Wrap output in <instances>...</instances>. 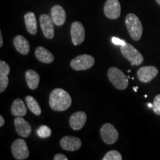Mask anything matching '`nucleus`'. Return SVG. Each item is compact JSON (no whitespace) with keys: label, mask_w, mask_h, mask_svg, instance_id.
Here are the masks:
<instances>
[{"label":"nucleus","mask_w":160,"mask_h":160,"mask_svg":"<svg viewBox=\"0 0 160 160\" xmlns=\"http://www.w3.org/2000/svg\"><path fill=\"white\" fill-rule=\"evenodd\" d=\"M72 99L67 91L62 88H56L51 92L49 105L55 111H65L71 107Z\"/></svg>","instance_id":"obj_1"},{"label":"nucleus","mask_w":160,"mask_h":160,"mask_svg":"<svg viewBox=\"0 0 160 160\" xmlns=\"http://www.w3.org/2000/svg\"><path fill=\"white\" fill-rule=\"evenodd\" d=\"M125 25L130 36L134 41L141 39L143 28L141 21L134 13H129L125 17Z\"/></svg>","instance_id":"obj_2"},{"label":"nucleus","mask_w":160,"mask_h":160,"mask_svg":"<svg viewBox=\"0 0 160 160\" xmlns=\"http://www.w3.org/2000/svg\"><path fill=\"white\" fill-rule=\"evenodd\" d=\"M108 77L112 85L118 90H125L128 86V78L117 67L110 68L108 71Z\"/></svg>","instance_id":"obj_3"},{"label":"nucleus","mask_w":160,"mask_h":160,"mask_svg":"<svg viewBox=\"0 0 160 160\" xmlns=\"http://www.w3.org/2000/svg\"><path fill=\"white\" fill-rule=\"evenodd\" d=\"M121 53L133 66L140 65L144 61L142 54L129 43H126L125 45L121 46Z\"/></svg>","instance_id":"obj_4"},{"label":"nucleus","mask_w":160,"mask_h":160,"mask_svg":"<svg viewBox=\"0 0 160 160\" xmlns=\"http://www.w3.org/2000/svg\"><path fill=\"white\" fill-rule=\"evenodd\" d=\"M95 59L92 56L82 54L77 56L71 61V67L75 71H85L93 67Z\"/></svg>","instance_id":"obj_5"},{"label":"nucleus","mask_w":160,"mask_h":160,"mask_svg":"<svg viewBox=\"0 0 160 160\" xmlns=\"http://www.w3.org/2000/svg\"><path fill=\"white\" fill-rule=\"evenodd\" d=\"M100 135L103 142L108 145H113L117 142L119 133L116 128L111 123H105L100 129Z\"/></svg>","instance_id":"obj_6"},{"label":"nucleus","mask_w":160,"mask_h":160,"mask_svg":"<svg viewBox=\"0 0 160 160\" xmlns=\"http://www.w3.org/2000/svg\"><path fill=\"white\" fill-rule=\"evenodd\" d=\"M11 152L13 157L17 160H24L29 157V151L27 143L24 139H17L11 145Z\"/></svg>","instance_id":"obj_7"},{"label":"nucleus","mask_w":160,"mask_h":160,"mask_svg":"<svg viewBox=\"0 0 160 160\" xmlns=\"http://www.w3.org/2000/svg\"><path fill=\"white\" fill-rule=\"evenodd\" d=\"M71 35L72 42L74 45H81L85 38V30L80 22H74L71 27Z\"/></svg>","instance_id":"obj_8"},{"label":"nucleus","mask_w":160,"mask_h":160,"mask_svg":"<svg viewBox=\"0 0 160 160\" xmlns=\"http://www.w3.org/2000/svg\"><path fill=\"white\" fill-rule=\"evenodd\" d=\"M40 26L43 34L47 39H51L54 37V22L51 17L47 14H42L39 18Z\"/></svg>","instance_id":"obj_9"},{"label":"nucleus","mask_w":160,"mask_h":160,"mask_svg":"<svg viewBox=\"0 0 160 160\" xmlns=\"http://www.w3.org/2000/svg\"><path fill=\"white\" fill-rule=\"evenodd\" d=\"M104 13L108 18L117 19L121 14V5L118 0H107L104 6Z\"/></svg>","instance_id":"obj_10"},{"label":"nucleus","mask_w":160,"mask_h":160,"mask_svg":"<svg viewBox=\"0 0 160 160\" xmlns=\"http://www.w3.org/2000/svg\"><path fill=\"white\" fill-rule=\"evenodd\" d=\"M159 71L154 66H145L137 71V77L142 82H149L157 77Z\"/></svg>","instance_id":"obj_11"},{"label":"nucleus","mask_w":160,"mask_h":160,"mask_svg":"<svg viewBox=\"0 0 160 160\" xmlns=\"http://www.w3.org/2000/svg\"><path fill=\"white\" fill-rule=\"evenodd\" d=\"M62 148L68 151H75L79 150L82 146L81 139L72 136L64 137L60 141Z\"/></svg>","instance_id":"obj_12"},{"label":"nucleus","mask_w":160,"mask_h":160,"mask_svg":"<svg viewBox=\"0 0 160 160\" xmlns=\"http://www.w3.org/2000/svg\"><path fill=\"white\" fill-rule=\"evenodd\" d=\"M14 125L18 134L22 137H28L31 133V125L22 117H17L14 119Z\"/></svg>","instance_id":"obj_13"},{"label":"nucleus","mask_w":160,"mask_h":160,"mask_svg":"<svg viewBox=\"0 0 160 160\" xmlns=\"http://www.w3.org/2000/svg\"><path fill=\"white\" fill-rule=\"evenodd\" d=\"M86 120H87V115L85 112L78 111L72 114L70 118L69 123L72 129L79 131L84 127Z\"/></svg>","instance_id":"obj_14"},{"label":"nucleus","mask_w":160,"mask_h":160,"mask_svg":"<svg viewBox=\"0 0 160 160\" xmlns=\"http://www.w3.org/2000/svg\"><path fill=\"white\" fill-rule=\"evenodd\" d=\"M51 17L57 26H62L66 21L65 11L62 6L54 5L51 8Z\"/></svg>","instance_id":"obj_15"},{"label":"nucleus","mask_w":160,"mask_h":160,"mask_svg":"<svg viewBox=\"0 0 160 160\" xmlns=\"http://www.w3.org/2000/svg\"><path fill=\"white\" fill-rule=\"evenodd\" d=\"M13 45L19 53L27 55L30 51L29 42L22 35H17L13 39Z\"/></svg>","instance_id":"obj_16"},{"label":"nucleus","mask_w":160,"mask_h":160,"mask_svg":"<svg viewBox=\"0 0 160 160\" xmlns=\"http://www.w3.org/2000/svg\"><path fill=\"white\" fill-rule=\"evenodd\" d=\"M35 56L37 59L41 62L45 63V64H50L53 62L54 60V56L51 51L47 50L45 48L39 47L37 48L35 51Z\"/></svg>","instance_id":"obj_17"},{"label":"nucleus","mask_w":160,"mask_h":160,"mask_svg":"<svg viewBox=\"0 0 160 160\" xmlns=\"http://www.w3.org/2000/svg\"><path fill=\"white\" fill-rule=\"evenodd\" d=\"M25 23L26 29L29 33L32 35H36L37 33V22L34 13L28 12L25 15Z\"/></svg>","instance_id":"obj_18"},{"label":"nucleus","mask_w":160,"mask_h":160,"mask_svg":"<svg viewBox=\"0 0 160 160\" xmlns=\"http://www.w3.org/2000/svg\"><path fill=\"white\" fill-rule=\"evenodd\" d=\"M25 79L30 89L35 90L39 86L40 81L39 75L33 70H28L25 72Z\"/></svg>","instance_id":"obj_19"},{"label":"nucleus","mask_w":160,"mask_h":160,"mask_svg":"<svg viewBox=\"0 0 160 160\" xmlns=\"http://www.w3.org/2000/svg\"><path fill=\"white\" fill-rule=\"evenodd\" d=\"M11 113L14 117H24L27 113L25 104L21 99H17L11 105Z\"/></svg>","instance_id":"obj_20"},{"label":"nucleus","mask_w":160,"mask_h":160,"mask_svg":"<svg viewBox=\"0 0 160 160\" xmlns=\"http://www.w3.org/2000/svg\"><path fill=\"white\" fill-rule=\"evenodd\" d=\"M25 102L27 104L28 108L33 114L36 116H39L42 113L41 108L37 101L35 98H33L31 96H27L25 97Z\"/></svg>","instance_id":"obj_21"},{"label":"nucleus","mask_w":160,"mask_h":160,"mask_svg":"<svg viewBox=\"0 0 160 160\" xmlns=\"http://www.w3.org/2000/svg\"><path fill=\"white\" fill-rule=\"evenodd\" d=\"M37 134L40 138L46 139L51 136V130L47 125H41L37 130Z\"/></svg>","instance_id":"obj_22"},{"label":"nucleus","mask_w":160,"mask_h":160,"mask_svg":"<svg viewBox=\"0 0 160 160\" xmlns=\"http://www.w3.org/2000/svg\"><path fill=\"white\" fill-rule=\"evenodd\" d=\"M103 160H122V157L117 151H110L104 156Z\"/></svg>","instance_id":"obj_23"},{"label":"nucleus","mask_w":160,"mask_h":160,"mask_svg":"<svg viewBox=\"0 0 160 160\" xmlns=\"http://www.w3.org/2000/svg\"><path fill=\"white\" fill-rule=\"evenodd\" d=\"M8 76V75L0 74V93H2L7 88L9 82V79Z\"/></svg>","instance_id":"obj_24"},{"label":"nucleus","mask_w":160,"mask_h":160,"mask_svg":"<svg viewBox=\"0 0 160 160\" xmlns=\"http://www.w3.org/2000/svg\"><path fill=\"white\" fill-rule=\"evenodd\" d=\"M152 108H153L156 114L160 115V94H158L155 97Z\"/></svg>","instance_id":"obj_25"},{"label":"nucleus","mask_w":160,"mask_h":160,"mask_svg":"<svg viewBox=\"0 0 160 160\" xmlns=\"http://www.w3.org/2000/svg\"><path fill=\"white\" fill-rule=\"evenodd\" d=\"M10 73V67L5 62L0 61V74L8 75Z\"/></svg>","instance_id":"obj_26"},{"label":"nucleus","mask_w":160,"mask_h":160,"mask_svg":"<svg viewBox=\"0 0 160 160\" xmlns=\"http://www.w3.org/2000/svg\"><path fill=\"white\" fill-rule=\"evenodd\" d=\"M112 42H113L116 45H119V46H123L126 44V42L124 41V40H122L119 39L117 37H112L111 39Z\"/></svg>","instance_id":"obj_27"},{"label":"nucleus","mask_w":160,"mask_h":160,"mask_svg":"<svg viewBox=\"0 0 160 160\" xmlns=\"http://www.w3.org/2000/svg\"><path fill=\"white\" fill-rule=\"evenodd\" d=\"M54 160H68V157L65 155L62 154V153H57V155H55V157H53Z\"/></svg>","instance_id":"obj_28"},{"label":"nucleus","mask_w":160,"mask_h":160,"mask_svg":"<svg viewBox=\"0 0 160 160\" xmlns=\"http://www.w3.org/2000/svg\"><path fill=\"white\" fill-rule=\"evenodd\" d=\"M4 124H5V119L2 116H0V127H2Z\"/></svg>","instance_id":"obj_29"},{"label":"nucleus","mask_w":160,"mask_h":160,"mask_svg":"<svg viewBox=\"0 0 160 160\" xmlns=\"http://www.w3.org/2000/svg\"><path fill=\"white\" fill-rule=\"evenodd\" d=\"M3 45V39H2V33H0V47H2Z\"/></svg>","instance_id":"obj_30"},{"label":"nucleus","mask_w":160,"mask_h":160,"mask_svg":"<svg viewBox=\"0 0 160 160\" xmlns=\"http://www.w3.org/2000/svg\"><path fill=\"white\" fill-rule=\"evenodd\" d=\"M148 106L149 108H153V104H151V103H148Z\"/></svg>","instance_id":"obj_31"},{"label":"nucleus","mask_w":160,"mask_h":160,"mask_svg":"<svg viewBox=\"0 0 160 160\" xmlns=\"http://www.w3.org/2000/svg\"><path fill=\"white\" fill-rule=\"evenodd\" d=\"M137 89H138V87H134V88H133V90H134L135 92H137Z\"/></svg>","instance_id":"obj_32"},{"label":"nucleus","mask_w":160,"mask_h":160,"mask_svg":"<svg viewBox=\"0 0 160 160\" xmlns=\"http://www.w3.org/2000/svg\"><path fill=\"white\" fill-rule=\"evenodd\" d=\"M156 1H157V2L160 5V0H156Z\"/></svg>","instance_id":"obj_33"}]
</instances>
